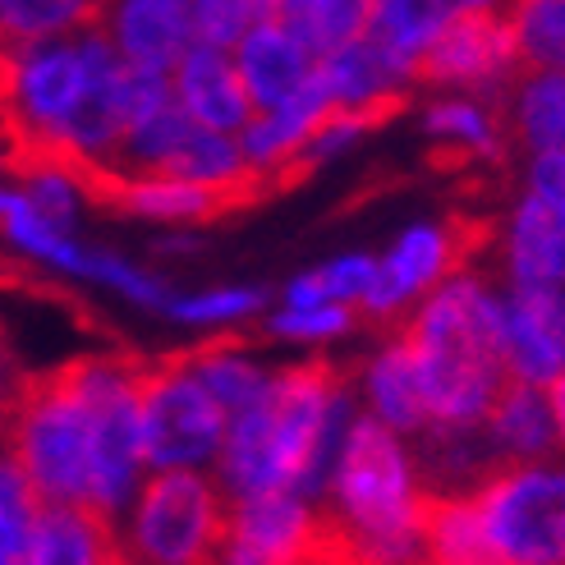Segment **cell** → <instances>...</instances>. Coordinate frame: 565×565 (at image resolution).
I'll use <instances>...</instances> for the list:
<instances>
[{
  "label": "cell",
  "mask_w": 565,
  "mask_h": 565,
  "mask_svg": "<svg viewBox=\"0 0 565 565\" xmlns=\"http://www.w3.org/2000/svg\"><path fill=\"white\" fill-rule=\"evenodd\" d=\"M354 382L327 359L271 373L263 401L239 409L225 428L216 478L231 497L299 492L327 497L331 469L354 423Z\"/></svg>",
  "instance_id": "obj_1"
},
{
  "label": "cell",
  "mask_w": 565,
  "mask_h": 565,
  "mask_svg": "<svg viewBox=\"0 0 565 565\" xmlns=\"http://www.w3.org/2000/svg\"><path fill=\"white\" fill-rule=\"evenodd\" d=\"M414 345L423 409V433H478L497 395L511 377L505 369V299L488 276L456 271L401 322ZM418 433V437H423Z\"/></svg>",
  "instance_id": "obj_2"
},
{
  "label": "cell",
  "mask_w": 565,
  "mask_h": 565,
  "mask_svg": "<svg viewBox=\"0 0 565 565\" xmlns=\"http://www.w3.org/2000/svg\"><path fill=\"white\" fill-rule=\"evenodd\" d=\"M322 505L345 529L363 565H428V483L401 433L373 414L350 423Z\"/></svg>",
  "instance_id": "obj_3"
},
{
  "label": "cell",
  "mask_w": 565,
  "mask_h": 565,
  "mask_svg": "<svg viewBox=\"0 0 565 565\" xmlns=\"http://www.w3.org/2000/svg\"><path fill=\"white\" fill-rule=\"evenodd\" d=\"M0 446L19 460L42 501L93 505L97 414L78 359L19 382Z\"/></svg>",
  "instance_id": "obj_4"
},
{
  "label": "cell",
  "mask_w": 565,
  "mask_h": 565,
  "mask_svg": "<svg viewBox=\"0 0 565 565\" xmlns=\"http://www.w3.org/2000/svg\"><path fill=\"white\" fill-rule=\"evenodd\" d=\"M231 505L203 469H152L125 520L134 565H221Z\"/></svg>",
  "instance_id": "obj_5"
},
{
  "label": "cell",
  "mask_w": 565,
  "mask_h": 565,
  "mask_svg": "<svg viewBox=\"0 0 565 565\" xmlns=\"http://www.w3.org/2000/svg\"><path fill=\"white\" fill-rule=\"evenodd\" d=\"M492 565H565V469L505 460L465 488Z\"/></svg>",
  "instance_id": "obj_6"
},
{
  "label": "cell",
  "mask_w": 565,
  "mask_h": 565,
  "mask_svg": "<svg viewBox=\"0 0 565 565\" xmlns=\"http://www.w3.org/2000/svg\"><path fill=\"white\" fill-rule=\"evenodd\" d=\"M221 565H363V561L322 501L299 492H253V497H231Z\"/></svg>",
  "instance_id": "obj_7"
},
{
  "label": "cell",
  "mask_w": 565,
  "mask_h": 565,
  "mask_svg": "<svg viewBox=\"0 0 565 565\" xmlns=\"http://www.w3.org/2000/svg\"><path fill=\"white\" fill-rule=\"evenodd\" d=\"M231 414L207 382L189 369L184 350L148 359L143 377V450L148 469H207L216 465Z\"/></svg>",
  "instance_id": "obj_8"
},
{
  "label": "cell",
  "mask_w": 565,
  "mask_h": 565,
  "mask_svg": "<svg viewBox=\"0 0 565 565\" xmlns=\"http://www.w3.org/2000/svg\"><path fill=\"white\" fill-rule=\"evenodd\" d=\"M488 244H492V221H483V216H450V221L409 225L377 258L373 290L363 295L359 313L382 327L395 318H409L446 276L473 267V258Z\"/></svg>",
  "instance_id": "obj_9"
},
{
  "label": "cell",
  "mask_w": 565,
  "mask_h": 565,
  "mask_svg": "<svg viewBox=\"0 0 565 565\" xmlns=\"http://www.w3.org/2000/svg\"><path fill=\"white\" fill-rule=\"evenodd\" d=\"M524 70L515 23L505 14H456L441 38L418 61V83L460 88L478 97H501L511 78Z\"/></svg>",
  "instance_id": "obj_10"
},
{
  "label": "cell",
  "mask_w": 565,
  "mask_h": 565,
  "mask_svg": "<svg viewBox=\"0 0 565 565\" xmlns=\"http://www.w3.org/2000/svg\"><path fill=\"white\" fill-rule=\"evenodd\" d=\"M78 184L88 193V203H102L125 216L161 221V225H203V221H221V216L239 212L244 203H253V193L198 184V180H180V175L116 171V166H93V171L78 175Z\"/></svg>",
  "instance_id": "obj_11"
},
{
  "label": "cell",
  "mask_w": 565,
  "mask_h": 565,
  "mask_svg": "<svg viewBox=\"0 0 565 565\" xmlns=\"http://www.w3.org/2000/svg\"><path fill=\"white\" fill-rule=\"evenodd\" d=\"M28 565H134L116 515L78 501H42L28 533Z\"/></svg>",
  "instance_id": "obj_12"
},
{
  "label": "cell",
  "mask_w": 565,
  "mask_h": 565,
  "mask_svg": "<svg viewBox=\"0 0 565 565\" xmlns=\"http://www.w3.org/2000/svg\"><path fill=\"white\" fill-rule=\"evenodd\" d=\"M335 110L331 93H327V83L313 74V83L290 97V102H280L271 110H258L244 134H239V143H244V157L253 166V175H258L267 189H280V184H290V171H295V161L299 152L308 148V138H313L322 129V120Z\"/></svg>",
  "instance_id": "obj_13"
},
{
  "label": "cell",
  "mask_w": 565,
  "mask_h": 565,
  "mask_svg": "<svg viewBox=\"0 0 565 565\" xmlns=\"http://www.w3.org/2000/svg\"><path fill=\"white\" fill-rule=\"evenodd\" d=\"M318 61L322 55L308 46L280 14L263 19L258 28H248V33L235 42V65H239L248 97H253V116L299 97L308 83H313Z\"/></svg>",
  "instance_id": "obj_14"
},
{
  "label": "cell",
  "mask_w": 565,
  "mask_h": 565,
  "mask_svg": "<svg viewBox=\"0 0 565 565\" xmlns=\"http://www.w3.org/2000/svg\"><path fill=\"white\" fill-rule=\"evenodd\" d=\"M171 88H175V102L189 110L193 120H203L207 129L244 134V125L253 120V97H248L244 78H239L231 46L189 42V51L171 70Z\"/></svg>",
  "instance_id": "obj_15"
},
{
  "label": "cell",
  "mask_w": 565,
  "mask_h": 565,
  "mask_svg": "<svg viewBox=\"0 0 565 565\" xmlns=\"http://www.w3.org/2000/svg\"><path fill=\"white\" fill-rule=\"evenodd\" d=\"M501 271L511 286H565V198L524 193L501 231Z\"/></svg>",
  "instance_id": "obj_16"
},
{
  "label": "cell",
  "mask_w": 565,
  "mask_h": 565,
  "mask_svg": "<svg viewBox=\"0 0 565 565\" xmlns=\"http://www.w3.org/2000/svg\"><path fill=\"white\" fill-rule=\"evenodd\" d=\"M102 28L138 70L171 74L193 38V0H110Z\"/></svg>",
  "instance_id": "obj_17"
},
{
  "label": "cell",
  "mask_w": 565,
  "mask_h": 565,
  "mask_svg": "<svg viewBox=\"0 0 565 565\" xmlns=\"http://www.w3.org/2000/svg\"><path fill=\"white\" fill-rule=\"evenodd\" d=\"M556 290L561 286H511L505 290V369L520 382L552 386L565 377L556 345Z\"/></svg>",
  "instance_id": "obj_18"
},
{
  "label": "cell",
  "mask_w": 565,
  "mask_h": 565,
  "mask_svg": "<svg viewBox=\"0 0 565 565\" xmlns=\"http://www.w3.org/2000/svg\"><path fill=\"white\" fill-rule=\"evenodd\" d=\"M423 129H428L437 157L450 161H478V166H497L511 143V129H505V110L501 97H465L450 93L441 102H433L423 110Z\"/></svg>",
  "instance_id": "obj_19"
},
{
  "label": "cell",
  "mask_w": 565,
  "mask_h": 565,
  "mask_svg": "<svg viewBox=\"0 0 565 565\" xmlns=\"http://www.w3.org/2000/svg\"><path fill=\"white\" fill-rule=\"evenodd\" d=\"M359 395L369 414L377 423H386L391 433L401 437H418L428 428V409H423V382H418V363H414V345L401 331L386 335V345L363 363L359 377Z\"/></svg>",
  "instance_id": "obj_20"
},
{
  "label": "cell",
  "mask_w": 565,
  "mask_h": 565,
  "mask_svg": "<svg viewBox=\"0 0 565 565\" xmlns=\"http://www.w3.org/2000/svg\"><path fill=\"white\" fill-rule=\"evenodd\" d=\"M0 235H6V244H14L23 258H33L38 267L83 276V280L93 271L97 248H83L70 225L55 221L51 212H42L28 189H0Z\"/></svg>",
  "instance_id": "obj_21"
},
{
  "label": "cell",
  "mask_w": 565,
  "mask_h": 565,
  "mask_svg": "<svg viewBox=\"0 0 565 565\" xmlns=\"http://www.w3.org/2000/svg\"><path fill=\"white\" fill-rule=\"evenodd\" d=\"M505 129L529 152H565V74L561 70H520L501 93Z\"/></svg>",
  "instance_id": "obj_22"
},
{
  "label": "cell",
  "mask_w": 565,
  "mask_h": 565,
  "mask_svg": "<svg viewBox=\"0 0 565 565\" xmlns=\"http://www.w3.org/2000/svg\"><path fill=\"white\" fill-rule=\"evenodd\" d=\"M483 428H488L501 460H543L547 450L561 441L547 386H533V382H520V377H505Z\"/></svg>",
  "instance_id": "obj_23"
},
{
  "label": "cell",
  "mask_w": 565,
  "mask_h": 565,
  "mask_svg": "<svg viewBox=\"0 0 565 565\" xmlns=\"http://www.w3.org/2000/svg\"><path fill=\"white\" fill-rule=\"evenodd\" d=\"M456 19L450 0H369V33L395 65L418 78V61Z\"/></svg>",
  "instance_id": "obj_24"
},
{
  "label": "cell",
  "mask_w": 565,
  "mask_h": 565,
  "mask_svg": "<svg viewBox=\"0 0 565 565\" xmlns=\"http://www.w3.org/2000/svg\"><path fill=\"white\" fill-rule=\"evenodd\" d=\"M184 359H189V369L207 382V391L225 405L231 418L239 409H248L253 401H263V391L271 386V373L248 354V345L239 335H216L207 345L184 350Z\"/></svg>",
  "instance_id": "obj_25"
},
{
  "label": "cell",
  "mask_w": 565,
  "mask_h": 565,
  "mask_svg": "<svg viewBox=\"0 0 565 565\" xmlns=\"http://www.w3.org/2000/svg\"><path fill=\"white\" fill-rule=\"evenodd\" d=\"M110 0H10L0 10V42L28 46L51 38H74L83 28H97L106 19Z\"/></svg>",
  "instance_id": "obj_26"
},
{
  "label": "cell",
  "mask_w": 565,
  "mask_h": 565,
  "mask_svg": "<svg viewBox=\"0 0 565 565\" xmlns=\"http://www.w3.org/2000/svg\"><path fill=\"white\" fill-rule=\"evenodd\" d=\"M280 19L318 55L369 33V0H280Z\"/></svg>",
  "instance_id": "obj_27"
},
{
  "label": "cell",
  "mask_w": 565,
  "mask_h": 565,
  "mask_svg": "<svg viewBox=\"0 0 565 565\" xmlns=\"http://www.w3.org/2000/svg\"><path fill=\"white\" fill-rule=\"evenodd\" d=\"M373 276H377V258H369V253H345V258H331L322 267L299 271L286 286V303H295V308H308V303L359 308L363 295L373 290Z\"/></svg>",
  "instance_id": "obj_28"
},
{
  "label": "cell",
  "mask_w": 565,
  "mask_h": 565,
  "mask_svg": "<svg viewBox=\"0 0 565 565\" xmlns=\"http://www.w3.org/2000/svg\"><path fill=\"white\" fill-rule=\"evenodd\" d=\"M520 61L529 70L565 74V0H515L511 10Z\"/></svg>",
  "instance_id": "obj_29"
},
{
  "label": "cell",
  "mask_w": 565,
  "mask_h": 565,
  "mask_svg": "<svg viewBox=\"0 0 565 565\" xmlns=\"http://www.w3.org/2000/svg\"><path fill=\"white\" fill-rule=\"evenodd\" d=\"M267 290L263 286H216V290H198V295H171L161 313L189 322V327H231L253 313H263Z\"/></svg>",
  "instance_id": "obj_30"
},
{
  "label": "cell",
  "mask_w": 565,
  "mask_h": 565,
  "mask_svg": "<svg viewBox=\"0 0 565 565\" xmlns=\"http://www.w3.org/2000/svg\"><path fill=\"white\" fill-rule=\"evenodd\" d=\"M280 14V0H193V38L212 46H231L258 28L263 19Z\"/></svg>",
  "instance_id": "obj_31"
},
{
  "label": "cell",
  "mask_w": 565,
  "mask_h": 565,
  "mask_svg": "<svg viewBox=\"0 0 565 565\" xmlns=\"http://www.w3.org/2000/svg\"><path fill=\"white\" fill-rule=\"evenodd\" d=\"M354 327V308L350 303H280L276 313L267 318V335L276 341H290V345H327L335 335H345Z\"/></svg>",
  "instance_id": "obj_32"
},
{
  "label": "cell",
  "mask_w": 565,
  "mask_h": 565,
  "mask_svg": "<svg viewBox=\"0 0 565 565\" xmlns=\"http://www.w3.org/2000/svg\"><path fill=\"white\" fill-rule=\"evenodd\" d=\"M19 382H23V377H14L10 345H6V335H0V437H6V418H10V405H14Z\"/></svg>",
  "instance_id": "obj_33"
},
{
  "label": "cell",
  "mask_w": 565,
  "mask_h": 565,
  "mask_svg": "<svg viewBox=\"0 0 565 565\" xmlns=\"http://www.w3.org/2000/svg\"><path fill=\"white\" fill-rule=\"evenodd\" d=\"M450 6H456V14H505L511 19L515 0H450Z\"/></svg>",
  "instance_id": "obj_34"
},
{
  "label": "cell",
  "mask_w": 565,
  "mask_h": 565,
  "mask_svg": "<svg viewBox=\"0 0 565 565\" xmlns=\"http://www.w3.org/2000/svg\"><path fill=\"white\" fill-rule=\"evenodd\" d=\"M6 106H10V46L0 42V129H6Z\"/></svg>",
  "instance_id": "obj_35"
},
{
  "label": "cell",
  "mask_w": 565,
  "mask_h": 565,
  "mask_svg": "<svg viewBox=\"0 0 565 565\" xmlns=\"http://www.w3.org/2000/svg\"><path fill=\"white\" fill-rule=\"evenodd\" d=\"M547 401H552V414H556V433H561V441H565V377H556V382L547 386Z\"/></svg>",
  "instance_id": "obj_36"
},
{
  "label": "cell",
  "mask_w": 565,
  "mask_h": 565,
  "mask_svg": "<svg viewBox=\"0 0 565 565\" xmlns=\"http://www.w3.org/2000/svg\"><path fill=\"white\" fill-rule=\"evenodd\" d=\"M552 318H556V345H561V359H565V286L556 290V308H552Z\"/></svg>",
  "instance_id": "obj_37"
},
{
  "label": "cell",
  "mask_w": 565,
  "mask_h": 565,
  "mask_svg": "<svg viewBox=\"0 0 565 565\" xmlns=\"http://www.w3.org/2000/svg\"><path fill=\"white\" fill-rule=\"evenodd\" d=\"M6 6H10V0H0V10H6Z\"/></svg>",
  "instance_id": "obj_38"
}]
</instances>
